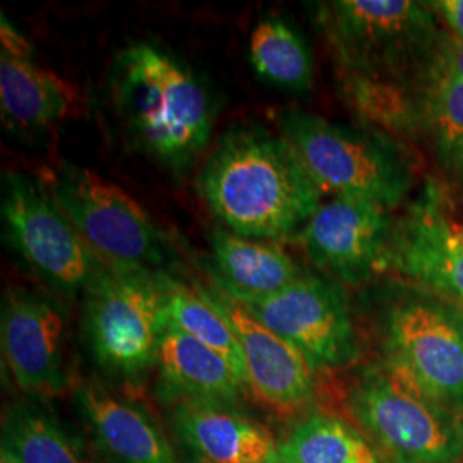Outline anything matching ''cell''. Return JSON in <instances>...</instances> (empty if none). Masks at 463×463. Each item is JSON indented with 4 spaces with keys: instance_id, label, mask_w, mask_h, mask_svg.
Masks as SVG:
<instances>
[{
    "instance_id": "cell-1",
    "label": "cell",
    "mask_w": 463,
    "mask_h": 463,
    "mask_svg": "<svg viewBox=\"0 0 463 463\" xmlns=\"http://www.w3.org/2000/svg\"><path fill=\"white\" fill-rule=\"evenodd\" d=\"M198 191L231 232L260 241L294 237L321 206V191L290 143L261 126H239L218 139Z\"/></svg>"
},
{
    "instance_id": "cell-2",
    "label": "cell",
    "mask_w": 463,
    "mask_h": 463,
    "mask_svg": "<svg viewBox=\"0 0 463 463\" xmlns=\"http://www.w3.org/2000/svg\"><path fill=\"white\" fill-rule=\"evenodd\" d=\"M110 95L134 145L166 168L183 172L208 146L215 99L196 71L164 47L133 42L120 50Z\"/></svg>"
},
{
    "instance_id": "cell-3",
    "label": "cell",
    "mask_w": 463,
    "mask_h": 463,
    "mask_svg": "<svg viewBox=\"0 0 463 463\" xmlns=\"http://www.w3.org/2000/svg\"><path fill=\"white\" fill-rule=\"evenodd\" d=\"M316 24L338 72L411 84L426 95L430 64L448 36L430 4L415 0L323 2Z\"/></svg>"
},
{
    "instance_id": "cell-4",
    "label": "cell",
    "mask_w": 463,
    "mask_h": 463,
    "mask_svg": "<svg viewBox=\"0 0 463 463\" xmlns=\"http://www.w3.org/2000/svg\"><path fill=\"white\" fill-rule=\"evenodd\" d=\"M383 367L417 393L463 414V307L409 281L381 292Z\"/></svg>"
},
{
    "instance_id": "cell-5",
    "label": "cell",
    "mask_w": 463,
    "mask_h": 463,
    "mask_svg": "<svg viewBox=\"0 0 463 463\" xmlns=\"http://www.w3.org/2000/svg\"><path fill=\"white\" fill-rule=\"evenodd\" d=\"M279 124L321 194L367 199L393 210L412 191L414 164L395 137L298 109L283 110Z\"/></svg>"
},
{
    "instance_id": "cell-6",
    "label": "cell",
    "mask_w": 463,
    "mask_h": 463,
    "mask_svg": "<svg viewBox=\"0 0 463 463\" xmlns=\"http://www.w3.org/2000/svg\"><path fill=\"white\" fill-rule=\"evenodd\" d=\"M165 271L107 263L84 292L83 328L97 364L137 383L156 365L166 326Z\"/></svg>"
},
{
    "instance_id": "cell-7",
    "label": "cell",
    "mask_w": 463,
    "mask_h": 463,
    "mask_svg": "<svg viewBox=\"0 0 463 463\" xmlns=\"http://www.w3.org/2000/svg\"><path fill=\"white\" fill-rule=\"evenodd\" d=\"M354 426L390 463H453L462 455V420L398 380L365 367L347 393Z\"/></svg>"
},
{
    "instance_id": "cell-8",
    "label": "cell",
    "mask_w": 463,
    "mask_h": 463,
    "mask_svg": "<svg viewBox=\"0 0 463 463\" xmlns=\"http://www.w3.org/2000/svg\"><path fill=\"white\" fill-rule=\"evenodd\" d=\"M43 184L103 261L170 273V237L122 187L72 164L50 168Z\"/></svg>"
},
{
    "instance_id": "cell-9",
    "label": "cell",
    "mask_w": 463,
    "mask_h": 463,
    "mask_svg": "<svg viewBox=\"0 0 463 463\" xmlns=\"http://www.w3.org/2000/svg\"><path fill=\"white\" fill-rule=\"evenodd\" d=\"M4 235L21 261L61 294L86 292L105 268L45 184L26 174L2 177Z\"/></svg>"
},
{
    "instance_id": "cell-10",
    "label": "cell",
    "mask_w": 463,
    "mask_h": 463,
    "mask_svg": "<svg viewBox=\"0 0 463 463\" xmlns=\"http://www.w3.org/2000/svg\"><path fill=\"white\" fill-rule=\"evenodd\" d=\"M242 306L298 348L315 373L359 359L347 292L331 277L304 273L280 294Z\"/></svg>"
},
{
    "instance_id": "cell-11",
    "label": "cell",
    "mask_w": 463,
    "mask_h": 463,
    "mask_svg": "<svg viewBox=\"0 0 463 463\" xmlns=\"http://www.w3.org/2000/svg\"><path fill=\"white\" fill-rule=\"evenodd\" d=\"M66 316L42 294L13 287L0 309V344L11 380L28 398L47 402L71 388Z\"/></svg>"
},
{
    "instance_id": "cell-12",
    "label": "cell",
    "mask_w": 463,
    "mask_h": 463,
    "mask_svg": "<svg viewBox=\"0 0 463 463\" xmlns=\"http://www.w3.org/2000/svg\"><path fill=\"white\" fill-rule=\"evenodd\" d=\"M448 213L445 191L428 179L395 220L384 271L463 307V241Z\"/></svg>"
},
{
    "instance_id": "cell-13",
    "label": "cell",
    "mask_w": 463,
    "mask_h": 463,
    "mask_svg": "<svg viewBox=\"0 0 463 463\" xmlns=\"http://www.w3.org/2000/svg\"><path fill=\"white\" fill-rule=\"evenodd\" d=\"M390 212L367 199H331L294 239L309 261L331 279L359 285L384 271L397 220Z\"/></svg>"
},
{
    "instance_id": "cell-14",
    "label": "cell",
    "mask_w": 463,
    "mask_h": 463,
    "mask_svg": "<svg viewBox=\"0 0 463 463\" xmlns=\"http://www.w3.org/2000/svg\"><path fill=\"white\" fill-rule=\"evenodd\" d=\"M204 288L237 335L249 393L277 414H296L306 409L316 393L315 369L306 357L215 283Z\"/></svg>"
},
{
    "instance_id": "cell-15",
    "label": "cell",
    "mask_w": 463,
    "mask_h": 463,
    "mask_svg": "<svg viewBox=\"0 0 463 463\" xmlns=\"http://www.w3.org/2000/svg\"><path fill=\"white\" fill-rule=\"evenodd\" d=\"M74 402L97 463H181L143 403L93 383L81 384Z\"/></svg>"
},
{
    "instance_id": "cell-16",
    "label": "cell",
    "mask_w": 463,
    "mask_h": 463,
    "mask_svg": "<svg viewBox=\"0 0 463 463\" xmlns=\"http://www.w3.org/2000/svg\"><path fill=\"white\" fill-rule=\"evenodd\" d=\"M175 439L189 463H279L271 430L231 403H179Z\"/></svg>"
},
{
    "instance_id": "cell-17",
    "label": "cell",
    "mask_w": 463,
    "mask_h": 463,
    "mask_svg": "<svg viewBox=\"0 0 463 463\" xmlns=\"http://www.w3.org/2000/svg\"><path fill=\"white\" fill-rule=\"evenodd\" d=\"M158 395L174 407L179 403L239 405L246 384L215 350L166 321L158 348Z\"/></svg>"
},
{
    "instance_id": "cell-18",
    "label": "cell",
    "mask_w": 463,
    "mask_h": 463,
    "mask_svg": "<svg viewBox=\"0 0 463 463\" xmlns=\"http://www.w3.org/2000/svg\"><path fill=\"white\" fill-rule=\"evenodd\" d=\"M210 244L216 287L241 304L273 298L306 273L275 242L215 231Z\"/></svg>"
},
{
    "instance_id": "cell-19",
    "label": "cell",
    "mask_w": 463,
    "mask_h": 463,
    "mask_svg": "<svg viewBox=\"0 0 463 463\" xmlns=\"http://www.w3.org/2000/svg\"><path fill=\"white\" fill-rule=\"evenodd\" d=\"M78 107V90L33 55L0 53V110L7 128L34 133L62 122Z\"/></svg>"
},
{
    "instance_id": "cell-20",
    "label": "cell",
    "mask_w": 463,
    "mask_h": 463,
    "mask_svg": "<svg viewBox=\"0 0 463 463\" xmlns=\"http://www.w3.org/2000/svg\"><path fill=\"white\" fill-rule=\"evenodd\" d=\"M0 455L2 463H97L90 441L33 398L4 409Z\"/></svg>"
},
{
    "instance_id": "cell-21",
    "label": "cell",
    "mask_w": 463,
    "mask_h": 463,
    "mask_svg": "<svg viewBox=\"0 0 463 463\" xmlns=\"http://www.w3.org/2000/svg\"><path fill=\"white\" fill-rule=\"evenodd\" d=\"M338 76L342 97L365 128L395 139L422 134L426 91L411 84L355 74L338 72Z\"/></svg>"
},
{
    "instance_id": "cell-22",
    "label": "cell",
    "mask_w": 463,
    "mask_h": 463,
    "mask_svg": "<svg viewBox=\"0 0 463 463\" xmlns=\"http://www.w3.org/2000/svg\"><path fill=\"white\" fill-rule=\"evenodd\" d=\"M249 62L256 74L290 93H307L315 83V61L307 42L283 17L261 19L249 36Z\"/></svg>"
},
{
    "instance_id": "cell-23",
    "label": "cell",
    "mask_w": 463,
    "mask_h": 463,
    "mask_svg": "<svg viewBox=\"0 0 463 463\" xmlns=\"http://www.w3.org/2000/svg\"><path fill=\"white\" fill-rule=\"evenodd\" d=\"M164 283L166 321L198 340L199 344L215 350L231 364L237 378L246 384V371L237 335L206 288L187 285L174 279L170 273L164 275Z\"/></svg>"
},
{
    "instance_id": "cell-24",
    "label": "cell",
    "mask_w": 463,
    "mask_h": 463,
    "mask_svg": "<svg viewBox=\"0 0 463 463\" xmlns=\"http://www.w3.org/2000/svg\"><path fill=\"white\" fill-rule=\"evenodd\" d=\"M279 463H383V458L354 424L313 412L279 443Z\"/></svg>"
},
{
    "instance_id": "cell-25",
    "label": "cell",
    "mask_w": 463,
    "mask_h": 463,
    "mask_svg": "<svg viewBox=\"0 0 463 463\" xmlns=\"http://www.w3.org/2000/svg\"><path fill=\"white\" fill-rule=\"evenodd\" d=\"M422 134L441 170L463 183V81L430 90L424 101Z\"/></svg>"
},
{
    "instance_id": "cell-26",
    "label": "cell",
    "mask_w": 463,
    "mask_h": 463,
    "mask_svg": "<svg viewBox=\"0 0 463 463\" xmlns=\"http://www.w3.org/2000/svg\"><path fill=\"white\" fill-rule=\"evenodd\" d=\"M455 81H463V40H457L455 36L448 34L430 64L426 90L430 93L432 88L439 84Z\"/></svg>"
},
{
    "instance_id": "cell-27",
    "label": "cell",
    "mask_w": 463,
    "mask_h": 463,
    "mask_svg": "<svg viewBox=\"0 0 463 463\" xmlns=\"http://www.w3.org/2000/svg\"><path fill=\"white\" fill-rule=\"evenodd\" d=\"M438 19H441L451 36L463 40V0H438L428 2Z\"/></svg>"
},
{
    "instance_id": "cell-28",
    "label": "cell",
    "mask_w": 463,
    "mask_h": 463,
    "mask_svg": "<svg viewBox=\"0 0 463 463\" xmlns=\"http://www.w3.org/2000/svg\"><path fill=\"white\" fill-rule=\"evenodd\" d=\"M462 455H463V417H462Z\"/></svg>"
},
{
    "instance_id": "cell-29",
    "label": "cell",
    "mask_w": 463,
    "mask_h": 463,
    "mask_svg": "<svg viewBox=\"0 0 463 463\" xmlns=\"http://www.w3.org/2000/svg\"><path fill=\"white\" fill-rule=\"evenodd\" d=\"M460 237H462V241H463V231H460Z\"/></svg>"
}]
</instances>
